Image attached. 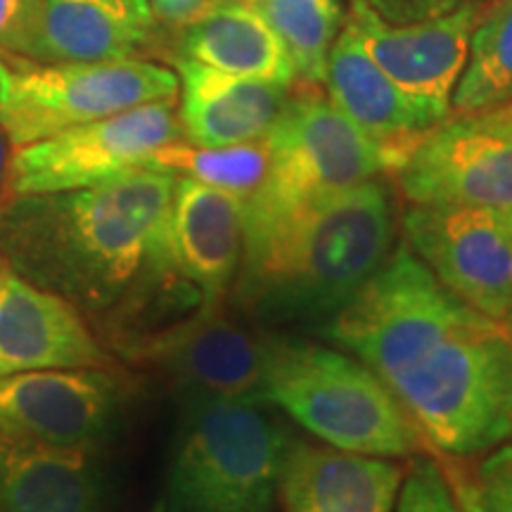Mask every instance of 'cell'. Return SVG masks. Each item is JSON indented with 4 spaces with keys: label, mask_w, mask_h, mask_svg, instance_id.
Returning <instances> with one entry per match:
<instances>
[{
    "label": "cell",
    "mask_w": 512,
    "mask_h": 512,
    "mask_svg": "<svg viewBox=\"0 0 512 512\" xmlns=\"http://www.w3.org/2000/svg\"><path fill=\"white\" fill-rule=\"evenodd\" d=\"M318 335L387 384L434 456L475 458L512 437V332L441 285L403 240Z\"/></svg>",
    "instance_id": "1"
},
{
    "label": "cell",
    "mask_w": 512,
    "mask_h": 512,
    "mask_svg": "<svg viewBox=\"0 0 512 512\" xmlns=\"http://www.w3.org/2000/svg\"><path fill=\"white\" fill-rule=\"evenodd\" d=\"M176 176L138 166L83 190L17 195L0 207V259L102 325L114 349L155 306L197 299L171 259Z\"/></svg>",
    "instance_id": "2"
},
{
    "label": "cell",
    "mask_w": 512,
    "mask_h": 512,
    "mask_svg": "<svg viewBox=\"0 0 512 512\" xmlns=\"http://www.w3.org/2000/svg\"><path fill=\"white\" fill-rule=\"evenodd\" d=\"M396 228L394 195L380 178L304 207H245L230 309L256 328L318 332L387 261Z\"/></svg>",
    "instance_id": "3"
},
{
    "label": "cell",
    "mask_w": 512,
    "mask_h": 512,
    "mask_svg": "<svg viewBox=\"0 0 512 512\" xmlns=\"http://www.w3.org/2000/svg\"><path fill=\"white\" fill-rule=\"evenodd\" d=\"M259 399L339 451L394 460L432 453L387 384L335 344L261 328Z\"/></svg>",
    "instance_id": "4"
},
{
    "label": "cell",
    "mask_w": 512,
    "mask_h": 512,
    "mask_svg": "<svg viewBox=\"0 0 512 512\" xmlns=\"http://www.w3.org/2000/svg\"><path fill=\"white\" fill-rule=\"evenodd\" d=\"M292 434L259 399L178 396V418L155 512H278Z\"/></svg>",
    "instance_id": "5"
},
{
    "label": "cell",
    "mask_w": 512,
    "mask_h": 512,
    "mask_svg": "<svg viewBox=\"0 0 512 512\" xmlns=\"http://www.w3.org/2000/svg\"><path fill=\"white\" fill-rule=\"evenodd\" d=\"M176 95V72L140 57L100 62L0 57V119L15 150Z\"/></svg>",
    "instance_id": "6"
},
{
    "label": "cell",
    "mask_w": 512,
    "mask_h": 512,
    "mask_svg": "<svg viewBox=\"0 0 512 512\" xmlns=\"http://www.w3.org/2000/svg\"><path fill=\"white\" fill-rule=\"evenodd\" d=\"M266 140L271 176L254 200L242 202L247 209L304 207L399 169L380 143L311 86L290 93Z\"/></svg>",
    "instance_id": "7"
},
{
    "label": "cell",
    "mask_w": 512,
    "mask_h": 512,
    "mask_svg": "<svg viewBox=\"0 0 512 512\" xmlns=\"http://www.w3.org/2000/svg\"><path fill=\"white\" fill-rule=\"evenodd\" d=\"M181 138L176 98L67 128L12 152L10 197L91 188L138 169L157 150Z\"/></svg>",
    "instance_id": "8"
},
{
    "label": "cell",
    "mask_w": 512,
    "mask_h": 512,
    "mask_svg": "<svg viewBox=\"0 0 512 512\" xmlns=\"http://www.w3.org/2000/svg\"><path fill=\"white\" fill-rule=\"evenodd\" d=\"M401 235L441 285L505 323L512 306V211L408 204Z\"/></svg>",
    "instance_id": "9"
},
{
    "label": "cell",
    "mask_w": 512,
    "mask_h": 512,
    "mask_svg": "<svg viewBox=\"0 0 512 512\" xmlns=\"http://www.w3.org/2000/svg\"><path fill=\"white\" fill-rule=\"evenodd\" d=\"M394 176L408 204L512 211V107L444 119Z\"/></svg>",
    "instance_id": "10"
},
{
    "label": "cell",
    "mask_w": 512,
    "mask_h": 512,
    "mask_svg": "<svg viewBox=\"0 0 512 512\" xmlns=\"http://www.w3.org/2000/svg\"><path fill=\"white\" fill-rule=\"evenodd\" d=\"M126 394V382L114 368L0 377V437L100 451L124 415Z\"/></svg>",
    "instance_id": "11"
},
{
    "label": "cell",
    "mask_w": 512,
    "mask_h": 512,
    "mask_svg": "<svg viewBox=\"0 0 512 512\" xmlns=\"http://www.w3.org/2000/svg\"><path fill=\"white\" fill-rule=\"evenodd\" d=\"M119 351L131 361L155 368L174 384L178 396L259 399L261 328L238 316L230 304L214 311H190Z\"/></svg>",
    "instance_id": "12"
},
{
    "label": "cell",
    "mask_w": 512,
    "mask_h": 512,
    "mask_svg": "<svg viewBox=\"0 0 512 512\" xmlns=\"http://www.w3.org/2000/svg\"><path fill=\"white\" fill-rule=\"evenodd\" d=\"M484 5L460 3L437 19L389 24L354 0L347 24L373 62L415 105L444 121L451 117L453 93L470 53V36Z\"/></svg>",
    "instance_id": "13"
},
{
    "label": "cell",
    "mask_w": 512,
    "mask_h": 512,
    "mask_svg": "<svg viewBox=\"0 0 512 512\" xmlns=\"http://www.w3.org/2000/svg\"><path fill=\"white\" fill-rule=\"evenodd\" d=\"M69 368H114V358L76 306L3 266L0 377Z\"/></svg>",
    "instance_id": "14"
},
{
    "label": "cell",
    "mask_w": 512,
    "mask_h": 512,
    "mask_svg": "<svg viewBox=\"0 0 512 512\" xmlns=\"http://www.w3.org/2000/svg\"><path fill=\"white\" fill-rule=\"evenodd\" d=\"M171 259L195 294V311L228 304L245 245V204L235 195L176 176L169 221Z\"/></svg>",
    "instance_id": "15"
},
{
    "label": "cell",
    "mask_w": 512,
    "mask_h": 512,
    "mask_svg": "<svg viewBox=\"0 0 512 512\" xmlns=\"http://www.w3.org/2000/svg\"><path fill=\"white\" fill-rule=\"evenodd\" d=\"M406 465L292 437L278 512H394Z\"/></svg>",
    "instance_id": "16"
},
{
    "label": "cell",
    "mask_w": 512,
    "mask_h": 512,
    "mask_svg": "<svg viewBox=\"0 0 512 512\" xmlns=\"http://www.w3.org/2000/svg\"><path fill=\"white\" fill-rule=\"evenodd\" d=\"M323 83L332 105L368 138L380 143L399 169L420 140L441 124L396 88L349 27L339 31L332 43Z\"/></svg>",
    "instance_id": "17"
},
{
    "label": "cell",
    "mask_w": 512,
    "mask_h": 512,
    "mask_svg": "<svg viewBox=\"0 0 512 512\" xmlns=\"http://www.w3.org/2000/svg\"><path fill=\"white\" fill-rule=\"evenodd\" d=\"M176 76L183 138L200 147L266 138L290 98V88L278 83L242 79L181 55L176 57Z\"/></svg>",
    "instance_id": "18"
},
{
    "label": "cell",
    "mask_w": 512,
    "mask_h": 512,
    "mask_svg": "<svg viewBox=\"0 0 512 512\" xmlns=\"http://www.w3.org/2000/svg\"><path fill=\"white\" fill-rule=\"evenodd\" d=\"M155 12L147 0H38L22 57L38 62H100L136 57Z\"/></svg>",
    "instance_id": "19"
},
{
    "label": "cell",
    "mask_w": 512,
    "mask_h": 512,
    "mask_svg": "<svg viewBox=\"0 0 512 512\" xmlns=\"http://www.w3.org/2000/svg\"><path fill=\"white\" fill-rule=\"evenodd\" d=\"M0 512H112L100 451L0 437Z\"/></svg>",
    "instance_id": "20"
},
{
    "label": "cell",
    "mask_w": 512,
    "mask_h": 512,
    "mask_svg": "<svg viewBox=\"0 0 512 512\" xmlns=\"http://www.w3.org/2000/svg\"><path fill=\"white\" fill-rule=\"evenodd\" d=\"M181 57L242 79L297 81L290 55L252 0H214L181 31Z\"/></svg>",
    "instance_id": "21"
},
{
    "label": "cell",
    "mask_w": 512,
    "mask_h": 512,
    "mask_svg": "<svg viewBox=\"0 0 512 512\" xmlns=\"http://www.w3.org/2000/svg\"><path fill=\"white\" fill-rule=\"evenodd\" d=\"M512 102V0L486 3L470 36V53L451 112H489Z\"/></svg>",
    "instance_id": "22"
},
{
    "label": "cell",
    "mask_w": 512,
    "mask_h": 512,
    "mask_svg": "<svg viewBox=\"0 0 512 512\" xmlns=\"http://www.w3.org/2000/svg\"><path fill=\"white\" fill-rule=\"evenodd\" d=\"M143 166L192 178L249 202L264 190L271 176V145L261 138L240 145L200 147L181 138L157 150Z\"/></svg>",
    "instance_id": "23"
},
{
    "label": "cell",
    "mask_w": 512,
    "mask_h": 512,
    "mask_svg": "<svg viewBox=\"0 0 512 512\" xmlns=\"http://www.w3.org/2000/svg\"><path fill=\"white\" fill-rule=\"evenodd\" d=\"M252 5L283 41L297 81L320 86L330 48L342 27L337 0H252Z\"/></svg>",
    "instance_id": "24"
},
{
    "label": "cell",
    "mask_w": 512,
    "mask_h": 512,
    "mask_svg": "<svg viewBox=\"0 0 512 512\" xmlns=\"http://www.w3.org/2000/svg\"><path fill=\"white\" fill-rule=\"evenodd\" d=\"M463 512H512V444L475 458L437 456Z\"/></svg>",
    "instance_id": "25"
},
{
    "label": "cell",
    "mask_w": 512,
    "mask_h": 512,
    "mask_svg": "<svg viewBox=\"0 0 512 512\" xmlns=\"http://www.w3.org/2000/svg\"><path fill=\"white\" fill-rule=\"evenodd\" d=\"M394 512H463L434 453L408 458Z\"/></svg>",
    "instance_id": "26"
},
{
    "label": "cell",
    "mask_w": 512,
    "mask_h": 512,
    "mask_svg": "<svg viewBox=\"0 0 512 512\" xmlns=\"http://www.w3.org/2000/svg\"><path fill=\"white\" fill-rule=\"evenodd\" d=\"M38 0H0V57L24 55L34 31Z\"/></svg>",
    "instance_id": "27"
},
{
    "label": "cell",
    "mask_w": 512,
    "mask_h": 512,
    "mask_svg": "<svg viewBox=\"0 0 512 512\" xmlns=\"http://www.w3.org/2000/svg\"><path fill=\"white\" fill-rule=\"evenodd\" d=\"M370 10L389 24H415L456 10L465 0H366Z\"/></svg>",
    "instance_id": "28"
},
{
    "label": "cell",
    "mask_w": 512,
    "mask_h": 512,
    "mask_svg": "<svg viewBox=\"0 0 512 512\" xmlns=\"http://www.w3.org/2000/svg\"><path fill=\"white\" fill-rule=\"evenodd\" d=\"M155 17L174 27H185L192 19L200 17L214 0H147Z\"/></svg>",
    "instance_id": "29"
},
{
    "label": "cell",
    "mask_w": 512,
    "mask_h": 512,
    "mask_svg": "<svg viewBox=\"0 0 512 512\" xmlns=\"http://www.w3.org/2000/svg\"><path fill=\"white\" fill-rule=\"evenodd\" d=\"M12 140L8 136V128H5L3 119H0V207L10 200V190H8V181H10V162H12Z\"/></svg>",
    "instance_id": "30"
},
{
    "label": "cell",
    "mask_w": 512,
    "mask_h": 512,
    "mask_svg": "<svg viewBox=\"0 0 512 512\" xmlns=\"http://www.w3.org/2000/svg\"><path fill=\"white\" fill-rule=\"evenodd\" d=\"M505 325H508V330L512 332V306H510V313H508V318H505Z\"/></svg>",
    "instance_id": "31"
},
{
    "label": "cell",
    "mask_w": 512,
    "mask_h": 512,
    "mask_svg": "<svg viewBox=\"0 0 512 512\" xmlns=\"http://www.w3.org/2000/svg\"><path fill=\"white\" fill-rule=\"evenodd\" d=\"M465 3H477V5H486V3H491V0H465Z\"/></svg>",
    "instance_id": "32"
},
{
    "label": "cell",
    "mask_w": 512,
    "mask_h": 512,
    "mask_svg": "<svg viewBox=\"0 0 512 512\" xmlns=\"http://www.w3.org/2000/svg\"><path fill=\"white\" fill-rule=\"evenodd\" d=\"M0 271H3V259H0Z\"/></svg>",
    "instance_id": "33"
},
{
    "label": "cell",
    "mask_w": 512,
    "mask_h": 512,
    "mask_svg": "<svg viewBox=\"0 0 512 512\" xmlns=\"http://www.w3.org/2000/svg\"><path fill=\"white\" fill-rule=\"evenodd\" d=\"M508 105H510V107H512V102H508Z\"/></svg>",
    "instance_id": "34"
}]
</instances>
